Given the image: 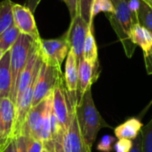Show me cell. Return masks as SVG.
<instances>
[{
  "label": "cell",
  "mask_w": 152,
  "mask_h": 152,
  "mask_svg": "<svg viewBox=\"0 0 152 152\" xmlns=\"http://www.w3.org/2000/svg\"><path fill=\"white\" fill-rule=\"evenodd\" d=\"M52 109L61 126L67 131L75 114L76 105L67 90L63 73L60 75L52 92Z\"/></svg>",
  "instance_id": "cell-4"
},
{
  "label": "cell",
  "mask_w": 152,
  "mask_h": 152,
  "mask_svg": "<svg viewBox=\"0 0 152 152\" xmlns=\"http://www.w3.org/2000/svg\"><path fill=\"white\" fill-rule=\"evenodd\" d=\"M67 5L70 18L73 19L76 15H77V0H61Z\"/></svg>",
  "instance_id": "cell-29"
},
{
  "label": "cell",
  "mask_w": 152,
  "mask_h": 152,
  "mask_svg": "<svg viewBox=\"0 0 152 152\" xmlns=\"http://www.w3.org/2000/svg\"><path fill=\"white\" fill-rule=\"evenodd\" d=\"M76 115L82 135L90 149H92L97 134L102 128H110L98 111L92 95L91 88L86 91L80 102L76 106Z\"/></svg>",
  "instance_id": "cell-1"
},
{
  "label": "cell",
  "mask_w": 152,
  "mask_h": 152,
  "mask_svg": "<svg viewBox=\"0 0 152 152\" xmlns=\"http://www.w3.org/2000/svg\"><path fill=\"white\" fill-rule=\"evenodd\" d=\"M42 152H50V151H47L46 149H45V148H44V150L42 151Z\"/></svg>",
  "instance_id": "cell-36"
},
{
  "label": "cell",
  "mask_w": 152,
  "mask_h": 152,
  "mask_svg": "<svg viewBox=\"0 0 152 152\" xmlns=\"http://www.w3.org/2000/svg\"><path fill=\"white\" fill-rule=\"evenodd\" d=\"M142 128V122L138 118H132L117 126L114 129V133L118 139H129L133 141L137 137Z\"/></svg>",
  "instance_id": "cell-15"
},
{
  "label": "cell",
  "mask_w": 152,
  "mask_h": 152,
  "mask_svg": "<svg viewBox=\"0 0 152 152\" xmlns=\"http://www.w3.org/2000/svg\"><path fill=\"white\" fill-rule=\"evenodd\" d=\"M93 2L94 0H77V14L88 24L90 23Z\"/></svg>",
  "instance_id": "cell-25"
},
{
  "label": "cell",
  "mask_w": 152,
  "mask_h": 152,
  "mask_svg": "<svg viewBox=\"0 0 152 152\" xmlns=\"http://www.w3.org/2000/svg\"><path fill=\"white\" fill-rule=\"evenodd\" d=\"M12 4L11 0H2L0 2V35L13 24Z\"/></svg>",
  "instance_id": "cell-20"
},
{
  "label": "cell",
  "mask_w": 152,
  "mask_h": 152,
  "mask_svg": "<svg viewBox=\"0 0 152 152\" xmlns=\"http://www.w3.org/2000/svg\"><path fill=\"white\" fill-rule=\"evenodd\" d=\"M129 152H142V135L141 131L137 137L133 140V147Z\"/></svg>",
  "instance_id": "cell-31"
},
{
  "label": "cell",
  "mask_w": 152,
  "mask_h": 152,
  "mask_svg": "<svg viewBox=\"0 0 152 152\" xmlns=\"http://www.w3.org/2000/svg\"><path fill=\"white\" fill-rule=\"evenodd\" d=\"M83 59L93 63L98 64V48L94 35V23L89 24L88 31L86 37L84 49H83Z\"/></svg>",
  "instance_id": "cell-17"
},
{
  "label": "cell",
  "mask_w": 152,
  "mask_h": 152,
  "mask_svg": "<svg viewBox=\"0 0 152 152\" xmlns=\"http://www.w3.org/2000/svg\"><path fill=\"white\" fill-rule=\"evenodd\" d=\"M110 1H111V2H112V3L114 4V5H115V4H116L117 3H118V2H120L121 0H110Z\"/></svg>",
  "instance_id": "cell-35"
},
{
  "label": "cell",
  "mask_w": 152,
  "mask_h": 152,
  "mask_svg": "<svg viewBox=\"0 0 152 152\" xmlns=\"http://www.w3.org/2000/svg\"><path fill=\"white\" fill-rule=\"evenodd\" d=\"M144 2H146L149 5H151L152 7V0H143Z\"/></svg>",
  "instance_id": "cell-34"
},
{
  "label": "cell",
  "mask_w": 152,
  "mask_h": 152,
  "mask_svg": "<svg viewBox=\"0 0 152 152\" xmlns=\"http://www.w3.org/2000/svg\"><path fill=\"white\" fill-rule=\"evenodd\" d=\"M136 5L137 0H121L115 4L114 12L107 15L128 58L133 56L136 47L130 40L131 28L134 23L138 22L135 12Z\"/></svg>",
  "instance_id": "cell-2"
},
{
  "label": "cell",
  "mask_w": 152,
  "mask_h": 152,
  "mask_svg": "<svg viewBox=\"0 0 152 152\" xmlns=\"http://www.w3.org/2000/svg\"><path fill=\"white\" fill-rule=\"evenodd\" d=\"M133 147V141L129 139H118L115 145L114 150L116 152H129Z\"/></svg>",
  "instance_id": "cell-27"
},
{
  "label": "cell",
  "mask_w": 152,
  "mask_h": 152,
  "mask_svg": "<svg viewBox=\"0 0 152 152\" xmlns=\"http://www.w3.org/2000/svg\"><path fill=\"white\" fill-rule=\"evenodd\" d=\"M28 137L23 134L10 137L1 152H27Z\"/></svg>",
  "instance_id": "cell-21"
},
{
  "label": "cell",
  "mask_w": 152,
  "mask_h": 152,
  "mask_svg": "<svg viewBox=\"0 0 152 152\" xmlns=\"http://www.w3.org/2000/svg\"><path fill=\"white\" fill-rule=\"evenodd\" d=\"M0 118L3 126V140L0 152L12 136L14 122V104L9 97L0 99Z\"/></svg>",
  "instance_id": "cell-13"
},
{
  "label": "cell",
  "mask_w": 152,
  "mask_h": 152,
  "mask_svg": "<svg viewBox=\"0 0 152 152\" xmlns=\"http://www.w3.org/2000/svg\"><path fill=\"white\" fill-rule=\"evenodd\" d=\"M144 54V61H145V67L146 71L149 75L152 74V46L147 51L143 53Z\"/></svg>",
  "instance_id": "cell-30"
},
{
  "label": "cell",
  "mask_w": 152,
  "mask_h": 152,
  "mask_svg": "<svg viewBox=\"0 0 152 152\" xmlns=\"http://www.w3.org/2000/svg\"><path fill=\"white\" fill-rule=\"evenodd\" d=\"M114 11H115V5L110 0H94L89 24L94 23V19L99 12H103L106 13V15H109L110 13H113Z\"/></svg>",
  "instance_id": "cell-23"
},
{
  "label": "cell",
  "mask_w": 152,
  "mask_h": 152,
  "mask_svg": "<svg viewBox=\"0 0 152 152\" xmlns=\"http://www.w3.org/2000/svg\"><path fill=\"white\" fill-rule=\"evenodd\" d=\"M64 81L72 102L77 106V92L78 79V61L74 53L69 50L65 63Z\"/></svg>",
  "instance_id": "cell-12"
},
{
  "label": "cell",
  "mask_w": 152,
  "mask_h": 152,
  "mask_svg": "<svg viewBox=\"0 0 152 152\" xmlns=\"http://www.w3.org/2000/svg\"><path fill=\"white\" fill-rule=\"evenodd\" d=\"M61 73L62 72L60 68L51 66L42 61L34 87L32 107L38 104L52 94L53 87Z\"/></svg>",
  "instance_id": "cell-6"
},
{
  "label": "cell",
  "mask_w": 152,
  "mask_h": 152,
  "mask_svg": "<svg viewBox=\"0 0 152 152\" xmlns=\"http://www.w3.org/2000/svg\"><path fill=\"white\" fill-rule=\"evenodd\" d=\"M4 53H4V51H2V50L0 49V61H1V59L3 58V56L4 55Z\"/></svg>",
  "instance_id": "cell-33"
},
{
  "label": "cell",
  "mask_w": 152,
  "mask_h": 152,
  "mask_svg": "<svg viewBox=\"0 0 152 152\" xmlns=\"http://www.w3.org/2000/svg\"><path fill=\"white\" fill-rule=\"evenodd\" d=\"M91 150L82 135L75 111L70 125L65 134L63 151L64 152H91Z\"/></svg>",
  "instance_id": "cell-11"
},
{
  "label": "cell",
  "mask_w": 152,
  "mask_h": 152,
  "mask_svg": "<svg viewBox=\"0 0 152 152\" xmlns=\"http://www.w3.org/2000/svg\"><path fill=\"white\" fill-rule=\"evenodd\" d=\"M48 97L49 95L42 102H40L38 104H37L36 106L32 107L29 110L26 120L24 122V125L21 128V132H20L21 134L27 136L28 138L40 141L41 124H42V119H43Z\"/></svg>",
  "instance_id": "cell-10"
},
{
  "label": "cell",
  "mask_w": 152,
  "mask_h": 152,
  "mask_svg": "<svg viewBox=\"0 0 152 152\" xmlns=\"http://www.w3.org/2000/svg\"><path fill=\"white\" fill-rule=\"evenodd\" d=\"M12 17L13 24L20 34L30 37L35 42H39L41 40L42 37L39 35L34 13L26 5L13 3Z\"/></svg>",
  "instance_id": "cell-7"
},
{
  "label": "cell",
  "mask_w": 152,
  "mask_h": 152,
  "mask_svg": "<svg viewBox=\"0 0 152 152\" xmlns=\"http://www.w3.org/2000/svg\"><path fill=\"white\" fill-rule=\"evenodd\" d=\"M138 23L152 35V7L143 0H137L135 9Z\"/></svg>",
  "instance_id": "cell-19"
},
{
  "label": "cell",
  "mask_w": 152,
  "mask_h": 152,
  "mask_svg": "<svg viewBox=\"0 0 152 152\" xmlns=\"http://www.w3.org/2000/svg\"><path fill=\"white\" fill-rule=\"evenodd\" d=\"M65 134H66V131L58 121L54 113L52 111L51 134H52V142H53L54 152H64L63 144H64Z\"/></svg>",
  "instance_id": "cell-18"
},
{
  "label": "cell",
  "mask_w": 152,
  "mask_h": 152,
  "mask_svg": "<svg viewBox=\"0 0 152 152\" xmlns=\"http://www.w3.org/2000/svg\"><path fill=\"white\" fill-rule=\"evenodd\" d=\"M33 42L34 40L30 37L20 33L16 42L10 49L12 86H11V92H10L9 98L13 104H15V101H16L18 80L21 71L23 70L27 63Z\"/></svg>",
  "instance_id": "cell-3"
},
{
  "label": "cell",
  "mask_w": 152,
  "mask_h": 152,
  "mask_svg": "<svg viewBox=\"0 0 152 152\" xmlns=\"http://www.w3.org/2000/svg\"><path fill=\"white\" fill-rule=\"evenodd\" d=\"M41 0H27L26 1V6L34 13L37 10L38 4H40Z\"/></svg>",
  "instance_id": "cell-32"
},
{
  "label": "cell",
  "mask_w": 152,
  "mask_h": 152,
  "mask_svg": "<svg viewBox=\"0 0 152 152\" xmlns=\"http://www.w3.org/2000/svg\"><path fill=\"white\" fill-rule=\"evenodd\" d=\"M38 44L42 61L51 66L61 69L64 59L67 58L70 50L66 34L58 38H41Z\"/></svg>",
  "instance_id": "cell-5"
},
{
  "label": "cell",
  "mask_w": 152,
  "mask_h": 152,
  "mask_svg": "<svg viewBox=\"0 0 152 152\" xmlns=\"http://www.w3.org/2000/svg\"><path fill=\"white\" fill-rule=\"evenodd\" d=\"M88 28L89 24L77 14L71 19L69 28L65 33L70 50L76 55L77 61L83 58V49Z\"/></svg>",
  "instance_id": "cell-8"
},
{
  "label": "cell",
  "mask_w": 152,
  "mask_h": 152,
  "mask_svg": "<svg viewBox=\"0 0 152 152\" xmlns=\"http://www.w3.org/2000/svg\"><path fill=\"white\" fill-rule=\"evenodd\" d=\"M100 75V64H93L85 59L78 61V79L77 92V104L80 102L86 90L98 79Z\"/></svg>",
  "instance_id": "cell-9"
},
{
  "label": "cell",
  "mask_w": 152,
  "mask_h": 152,
  "mask_svg": "<svg viewBox=\"0 0 152 152\" xmlns=\"http://www.w3.org/2000/svg\"><path fill=\"white\" fill-rule=\"evenodd\" d=\"M130 40L133 45L141 47L143 53L152 46V35L138 22L134 23L131 28Z\"/></svg>",
  "instance_id": "cell-16"
},
{
  "label": "cell",
  "mask_w": 152,
  "mask_h": 152,
  "mask_svg": "<svg viewBox=\"0 0 152 152\" xmlns=\"http://www.w3.org/2000/svg\"><path fill=\"white\" fill-rule=\"evenodd\" d=\"M44 150V144L42 142L31 138H28L27 152H42Z\"/></svg>",
  "instance_id": "cell-28"
},
{
  "label": "cell",
  "mask_w": 152,
  "mask_h": 152,
  "mask_svg": "<svg viewBox=\"0 0 152 152\" xmlns=\"http://www.w3.org/2000/svg\"><path fill=\"white\" fill-rule=\"evenodd\" d=\"M12 86L10 66V51L6 52L0 61V99L9 97Z\"/></svg>",
  "instance_id": "cell-14"
},
{
  "label": "cell",
  "mask_w": 152,
  "mask_h": 152,
  "mask_svg": "<svg viewBox=\"0 0 152 152\" xmlns=\"http://www.w3.org/2000/svg\"><path fill=\"white\" fill-rule=\"evenodd\" d=\"M142 135V152H152V118L141 129Z\"/></svg>",
  "instance_id": "cell-24"
},
{
  "label": "cell",
  "mask_w": 152,
  "mask_h": 152,
  "mask_svg": "<svg viewBox=\"0 0 152 152\" xmlns=\"http://www.w3.org/2000/svg\"><path fill=\"white\" fill-rule=\"evenodd\" d=\"M117 142V138L111 135H104L97 145V150L101 152H111L113 144Z\"/></svg>",
  "instance_id": "cell-26"
},
{
  "label": "cell",
  "mask_w": 152,
  "mask_h": 152,
  "mask_svg": "<svg viewBox=\"0 0 152 152\" xmlns=\"http://www.w3.org/2000/svg\"><path fill=\"white\" fill-rule=\"evenodd\" d=\"M19 35L20 31L15 27V25L12 24L10 28H8L0 35V49L4 53L10 51L12 46L16 42Z\"/></svg>",
  "instance_id": "cell-22"
}]
</instances>
